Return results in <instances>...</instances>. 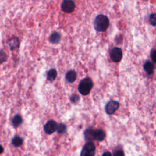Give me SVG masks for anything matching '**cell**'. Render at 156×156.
Returning <instances> with one entry per match:
<instances>
[{
	"instance_id": "cell-1",
	"label": "cell",
	"mask_w": 156,
	"mask_h": 156,
	"mask_svg": "<svg viewBox=\"0 0 156 156\" xmlns=\"http://www.w3.org/2000/svg\"><path fill=\"white\" fill-rule=\"evenodd\" d=\"M109 26V20L104 15H98L94 20V27L96 31L99 32H105Z\"/></svg>"
},
{
	"instance_id": "cell-2",
	"label": "cell",
	"mask_w": 156,
	"mask_h": 156,
	"mask_svg": "<svg viewBox=\"0 0 156 156\" xmlns=\"http://www.w3.org/2000/svg\"><path fill=\"white\" fill-rule=\"evenodd\" d=\"M93 82L90 78H85L82 79L78 86V90L82 95H87L90 93L93 88Z\"/></svg>"
},
{
	"instance_id": "cell-3",
	"label": "cell",
	"mask_w": 156,
	"mask_h": 156,
	"mask_svg": "<svg viewBox=\"0 0 156 156\" xmlns=\"http://www.w3.org/2000/svg\"><path fill=\"white\" fill-rule=\"evenodd\" d=\"M95 145L92 141H88L82 147L80 156H94Z\"/></svg>"
},
{
	"instance_id": "cell-4",
	"label": "cell",
	"mask_w": 156,
	"mask_h": 156,
	"mask_svg": "<svg viewBox=\"0 0 156 156\" xmlns=\"http://www.w3.org/2000/svg\"><path fill=\"white\" fill-rule=\"evenodd\" d=\"M110 57L114 62H119L122 57V50L118 47H115L110 52Z\"/></svg>"
},
{
	"instance_id": "cell-5",
	"label": "cell",
	"mask_w": 156,
	"mask_h": 156,
	"mask_svg": "<svg viewBox=\"0 0 156 156\" xmlns=\"http://www.w3.org/2000/svg\"><path fill=\"white\" fill-rule=\"evenodd\" d=\"M62 10L68 13L73 12L75 9V4L73 0H63L61 4Z\"/></svg>"
},
{
	"instance_id": "cell-6",
	"label": "cell",
	"mask_w": 156,
	"mask_h": 156,
	"mask_svg": "<svg viewBox=\"0 0 156 156\" xmlns=\"http://www.w3.org/2000/svg\"><path fill=\"white\" fill-rule=\"evenodd\" d=\"M119 104L116 101H108L105 107V112L108 115H112L119 108Z\"/></svg>"
},
{
	"instance_id": "cell-7",
	"label": "cell",
	"mask_w": 156,
	"mask_h": 156,
	"mask_svg": "<svg viewBox=\"0 0 156 156\" xmlns=\"http://www.w3.org/2000/svg\"><path fill=\"white\" fill-rule=\"evenodd\" d=\"M57 124L52 120L48 121L44 126L43 129L47 134H51L56 131Z\"/></svg>"
},
{
	"instance_id": "cell-8",
	"label": "cell",
	"mask_w": 156,
	"mask_h": 156,
	"mask_svg": "<svg viewBox=\"0 0 156 156\" xmlns=\"http://www.w3.org/2000/svg\"><path fill=\"white\" fill-rule=\"evenodd\" d=\"M93 137L94 140L101 141L105 137V133L101 129H96L93 130Z\"/></svg>"
},
{
	"instance_id": "cell-9",
	"label": "cell",
	"mask_w": 156,
	"mask_h": 156,
	"mask_svg": "<svg viewBox=\"0 0 156 156\" xmlns=\"http://www.w3.org/2000/svg\"><path fill=\"white\" fill-rule=\"evenodd\" d=\"M76 78H77V73L74 70L68 71L65 75L66 80L69 83L74 82L76 80Z\"/></svg>"
},
{
	"instance_id": "cell-10",
	"label": "cell",
	"mask_w": 156,
	"mask_h": 156,
	"mask_svg": "<svg viewBox=\"0 0 156 156\" xmlns=\"http://www.w3.org/2000/svg\"><path fill=\"white\" fill-rule=\"evenodd\" d=\"M60 40H61V35L57 32H52L49 38V41L52 44H57L59 43Z\"/></svg>"
},
{
	"instance_id": "cell-11",
	"label": "cell",
	"mask_w": 156,
	"mask_h": 156,
	"mask_svg": "<svg viewBox=\"0 0 156 156\" xmlns=\"http://www.w3.org/2000/svg\"><path fill=\"white\" fill-rule=\"evenodd\" d=\"M143 68L145 72L149 75H151L154 73V66L153 63L150 61H147L144 63L143 65Z\"/></svg>"
},
{
	"instance_id": "cell-12",
	"label": "cell",
	"mask_w": 156,
	"mask_h": 156,
	"mask_svg": "<svg viewBox=\"0 0 156 156\" xmlns=\"http://www.w3.org/2000/svg\"><path fill=\"white\" fill-rule=\"evenodd\" d=\"M93 129L91 127L87 129L84 132L85 139L88 141H92L94 140L93 137Z\"/></svg>"
},
{
	"instance_id": "cell-13",
	"label": "cell",
	"mask_w": 156,
	"mask_h": 156,
	"mask_svg": "<svg viewBox=\"0 0 156 156\" xmlns=\"http://www.w3.org/2000/svg\"><path fill=\"white\" fill-rule=\"evenodd\" d=\"M8 43H9V46L10 47V48L12 49H14L18 48L19 46V44H20L19 40H18V38H16V37L12 38L10 40H9Z\"/></svg>"
},
{
	"instance_id": "cell-14",
	"label": "cell",
	"mask_w": 156,
	"mask_h": 156,
	"mask_svg": "<svg viewBox=\"0 0 156 156\" xmlns=\"http://www.w3.org/2000/svg\"><path fill=\"white\" fill-rule=\"evenodd\" d=\"M57 76V71L55 69H50L47 73V79L49 81H53L55 79Z\"/></svg>"
},
{
	"instance_id": "cell-15",
	"label": "cell",
	"mask_w": 156,
	"mask_h": 156,
	"mask_svg": "<svg viewBox=\"0 0 156 156\" xmlns=\"http://www.w3.org/2000/svg\"><path fill=\"white\" fill-rule=\"evenodd\" d=\"M12 124L14 127L19 126L22 122V118L20 115H16L12 119Z\"/></svg>"
},
{
	"instance_id": "cell-16",
	"label": "cell",
	"mask_w": 156,
	"mask_h": 156,
	"mask_svg": "<svg viewBox=\"0 0 156 156\" xmlns=\"http://www.w3.org/2000/svg\"><path fill=\"white\" fill-rule=\"evenodd\" d=\"M23 142V139L19 136H15L13 139H12V144L13 146H15V147H18V146H20L22 143Z\"/></svg>"
},
{
	"instance_id": "cell-17",
	"label": "cell",
	"mask_w": 156,
	"mask_h": 156,
	"mask_svg": "<svg viewBox=\"0 0 156 156\" xmlns=\"http://www.w3.org/2000/svg\"><path fill=\"white\" fill-rule=\"evenodd\" d=\"M56 131H57V132L59 133H64L66 131V126L63 123H60L58 124H57Z\"/></svg>"
},
{
	"instance_id": "cell-18",
	"label": "cell",
	"mask_w": 156,
	"mask_h": 156,
	"mask_svg": "<svg viewBox=\"0 0 156 156\" xmlns=\"http://www.w3.org/2000/svg\"><path fill=\"white\" fill-rule=\"evenodd\" d=\"M149 23L152 26H155L156 24V16L155 13H152L149 16Z\"/></svg>"
},
{
	"instance_id": "cell-19",
	"label": "cell",
	"mask_w": 156,
	"mask_h": 156,
	"mask_svg": "<svg viewBox=\"0 0 156 156\" xmlns=\"http://www.w3.org/2000/svg\"><path fill=\"white\" fill-rule=\"evenodd\" d=\"M7 59L6 54L2 51H0V63L5 62Z\"/></svg>"
},
{
	"instance_id": "cell-20",
	"label": "cell",
	"mask_w": 156,
	"mask_h": 156,
	"mask_svg": "<svg viewBox=\"0 0 156 156\" xmlns=\"http://www.w3.org/2000/svg\"><path fill=\"white\" fill-rule=\"evenodd\" d=\"M113 156H124V152L122 150L119 149V150L116 151L114 152Z\"/></svg>"
},
{
	"instance_id": "cell-21",
	"label": "cell",
	"mask_w": 156,
	"mask_h": 156,
	"mask_svg": "<svg viewBox=\"0 0 156 156\" xmlns=\"http://www.w3.org/2000/svg\"><path fill=\"white\" fill-rule=\"evenodd\" d=\"M79 97L76 94H74L71 97V101L72 102H74V103L77 102L79 101Z\"/></svg>"
},
{
	"instance_id": "cell-22",
	"label": "cell",
	"mask_w": 156,
	"mask_h": 156,
	"mask_svg": "<svg viewBox=\"0 0 156 156\" xmlns=\"http://www.w3.org/2000/svg\"><path fill=\"white\" fill-rule=\"evenodd\" d=\"M155 51L154 49L153 51H152V52H151V57H152V60H153V61L154 62H155Z\"/></svg>"
},
{
	"instance_id": "cell-23",
	"label": "cell",
	"mask_w": 156,
	"mask_h": 156,
	"mask_svg": "<svg viewBox=\"0 0 156 156\" xmlns=\"http://www.w3.org/2000/svg\"><path fill=\"white\" fill-rule=\"evenodd\" d=\"M102 156H112V154H111L110 152L107 151V152H104V153L102 154Z\"/></svg>"
},
{
	"instance_id": "cell-24",
	"label": "cell",
	"mask_w": 156,
	"mask_h": 156,
	"mask_svg": "<svg viewBox=\"0 0 156 156\" xmlns=\"http://www.w3.org/2000/svg\"><path fill=\"white\" fill-rule=\"evenodd\" d=\"M3 152V147L0 145V154Z\"/></svg>"
}]
</instances>
